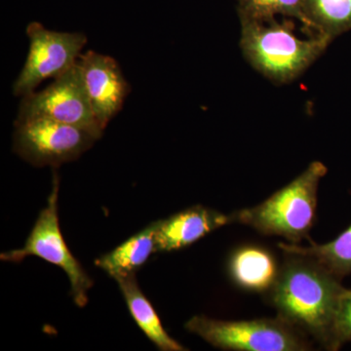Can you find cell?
Here are the masks:
<instances>
[{"label": "cell", "mask_w": 351, "mask_h": 351, "mask_svg": "<svg viewBox=\"0 0 351 351\" xmlns=\"http://www.w3.org/2000/svg\"><path fill=\"white\" fill-rule=\"evenodd\" d=\"M341 278L308 256L285 253L267 300L278 317L304 336L332 350V329L346 288Z\"/></svg>", "instance_id": "obj_1"}, {"label": "cell", "mask_w": 351, "mask_h": 351, "mask_svg": "<svg viewBox=\"0 0 351 351\" xmlns=\"http://www.w3.org/2000/svg\"><path fill=\"white\" fill-rule=\"evenodd\" d=\"M240 48L245 59L261 75L277 84L300 77L322 55L330 43L313 34L302 38L290 22L240 19Z\"/></svg>", "instance_id": "obj_2"}, {"label": "cell", "mask_w": 351, "mask_h": 351, "mask_svg": "<svg viewBox=\"0 0 351 351\" xmlns=\"http://www.w3.org/2000/svg\"><path fill=\"white\" fill-rule=\"evenodd\" d=\"M327 167L314 161L287 186L257 206L232 214L233 223L255 228L265 235H277L298 244L309 239L316 221L318 186Z\"/></svg>", "instance_id": "obj_3"}, {"label": "cell", "mask_w": 351, "mask_h": 351, "mask_svg": "<svg viewBox=\"0 0 351 351\" xmlns=\"http://www.w3.org/2000/svg\"><path fill=\"white\" fill-rule=\"evenodd\" d=\"M214 348L235 351L311 350L306 336L277 316L274 319L223 321L193 316L184 324Z\"/></svg>", "instance_id": "obj_4"}, {"label": "cell", "mask_w": 351, "mask_h": 351, "mask_svg": "<svg viewBox=\"0 0 351 351\" xmlns=\"http://www.w3.org/2000/svg\"><path fill=\"white\" fill-rule=\"evenodd\" d=\"M52 191L47 205L41 210L24 246L0 255L3 262L21 263L25 258L38 257L64 270L71 284V295L76 306L84 307L88 292L93 287V280L88 276L82 263L69 250L60 228L58 200L60 178L53 172Z\"/></svg>", "instance_id": "obj_5"}, {"label": "cell", "mask_w": 351, "mask_h": 351, "mask_svg": "<svg viewBox=\"0 0 351 351\" xmlns=\"http://www.w3.org/2000/svg\"><path fill=\"white\" fill-rule=\"evenodd\" d=\"M98 140L86 129L45 117L14 123L13 152L34 167L58 168L75 161Z\"/></svg>", "instance_id": "obj_6"}, {"label": "cell", "mask_w": 351, "mask_h": 351, "mask_svg": "<svg viewBox=\"0 0 351 351\" xmlns=\"http://www.w3.org/2000/svg\"><path fill=\"white\" fill-rule=\"evenodd\" d=\"M27 36L29 53L12 85L16 97L32 93L43 80L56 78L73 68L87 43L83 32L50 31L38 22L27 25Z\"/></svg>", "instance_id": "obj_7"}, {"label": "cell", "mask_w": 351, "mask_h": 351, "mask_svg": "<svg viewBox=\"0 0 351 351\" xmlns=\"http://www.w3.org/2000/svg\"><path fill=\"white\" fill-rule=\"evenodd\" d=\"M45 117L86 129L99 138L104 130L95 119L80 64L54 78L49 86L22 97L17 119Z\"/></svg>", "instance_id": "obj_8"}, {"label": "cell", "mask_w": 351, "mask_h": 351, "mask_svg": "<svg viewBox=\"0 0 351 351\" xmlns=\"http://www.w3.org/2000/svg\"><path fill=\"white\" fill-rule=\"evenodd\" d=\"M77 62L95 119L105 130L123 108L131 91L130 84L112 57L88 51L80 55Z\"/></svg>", "instance_id": "obj_9"}, {"label": "cell", "mask_w": 351, "mask_h": 351, "mask_svg": "<svg viewBox=\"0 0 351 351\" xmlns=\"http://www.w3.org/2000/svg\"><path fill=\"white\" fill-rule=\"evenodd\" d=\"M232 223V215L228 216L202 205L189 207L156 221V253L186 248L210 232Z\"/></svg>", "instance_id": "obj_10"}, {"label": "cell", "mask_w": 351, "mask_h": 351, "mask_svg": "<svg viewBox=\"0 0 351 351\" xmlns=\"http://www.w3.org/2000/svg\"><path fill=\"white\" fill-rule=\"evenodd\" d=\"M280 271L274 254L258 245H245L228 258V272L237 287L244 291L267 294Z\"/></svg>", "instance_id": "obj_11"}, {"label": "cell", "mask_w": 351, "mask_h": 351, "mask_svg": "<svg viewBox=\"0 0 351 351\" xmlns=\"http://www.w3.org/2000/svg\"><path fill=\"white\" fill-rule=\"evenodd\" d=\"M120 292L123 295L129 313L136 324L142 330L147 338L162 351H186L181 343L168 334L164 329L160 317L149 300L144 295L138 286L136 274L119 277L115 279Z\"/></svg>", "instance_id": "obj_12"}, {"label": "cell", "mask_w": 351, "mask_h": 351, "mask_svg": "<svg viewBox=\"0 0 351 351\" xmlns=\"http://www.w3.org/2000/svg\"><path fill=\"white\" fill-rule=\"evenodd\" d=\"M156 221H154L110 253L97 258L95 265L114 280L119 277L136 274L152 254L156 253Z\"/></svg>", "instance_id": "obj_13"}, {"label": "cell", "mask_w": 351, "mask_h": 351, "mask_svg": "<svg viewBox=\"0 0 351 351\" xmlns=\"http://www.w3.org/2000/svg\"><path fill=\"white\" fill-rule=\"evenodd\" d=\"M302 24L332 43L351 31V0H304Z\"/></svg>", "instance_id": "obj_14"}, {"label": "cell", "mask_w": 351, "mask_h": 351, "mask_svg": "<svg viewBox=\"0 0 351 351\" xmlns=\"http://www.w3.org/2000/svg\"><path fill=\"white\" fill-rule=\"evenodd\" d=\"M278 247L284 253L300 254L313 258L339 278L351 274V226L329 243L316 244L311 240L308 247L282 242Z\"/></svg>", "instance_id": "obj_15"}, {"label": "cell", "mask_w": 351, "mask_h": 351, "mask_svg": "<svg viewBox=\"0 0 351 351\" xmlns=\"http://www.w3.org/2000/svg\"><path fill=\"white\" fill-rule=\"evenodd\" d=\"M240 19L269 20L276 16L304 21V0H237Z\"/></svg>", "instance_id": "obj_16"}, {"label": "cell", "mask_w": 351, "mask_h": 351, "mask_svg": "<svg viewBox=\"0 0 351 351\" xmlns=\"http://www.w3.org/2000/svg\"><path fill=\"white\" fill-rule=\"evenodd\" d=\"M351 341V290L346 289L339 299L334 329H332V350Z\"/></svg>", "instance_id": "obj_17"}]
</instances>
